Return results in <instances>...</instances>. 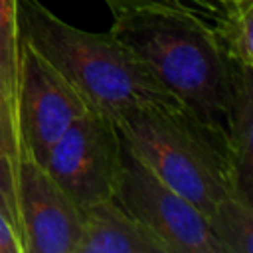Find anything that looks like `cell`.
<instances>
[{"label": "cell", "mask_w": 253, "mask_h": 253, "mask_svg": "<svg viewBox=\"0 0 253 253\" xmlns=\"http://www.w3.org/2000/svg\"><path fill=\"white\" fill-rule=\"evenodd\" d=\"M194 117L225 132L237 63L221 51L211 26L172 10H130L109 30Z\"/></svg>", "instance_id": "obj_1"}, {"label": "cell", "mask_w": 253, "mask_h": 253, "mask_svg": "<svg viewBox=\"0 0 253 253\" xmlns=\"http://www.w3.org/2000/svg\"><path fill=\"white\" fill-rule=\"evenodd\" d=\"M18 24L20 38L81 93L89 109L113 119L136 107L180 105L115 34L75 28L40 0L18 2Z\"/></svg>", "instance_id": "obj_2"}, {"label": "cell", "mask_w": 253, "mask_h": 253, "mask_svg": "<svg viewBox=\"0 0 253 253\" xmlns=\"http://www.w3.org/2000/svg\"><path fill=\"white\" fill-rule=\"evenodd\" d=\"M113 123L125 146L206 215L239 190L225 132L184 107H136L113 117Z\"/></svg>", "instance_id": "obj_3"}, {"label": "cell", "mask_w": 253, "mask_h": 253, "mask_svg": "<svg viewBox=\"0 0 253 253\" xmlns=\"http://www.w3.org/2000/svg\"><path fill=\"white\" fill-rule=\"evenodd\" d=\"M123 156V138L111 117L85 111L49 148L43 166L81 208L115 194Z\"/></svg>", "instance_id": "obj_4"}, {"label": "cell", "mask_w": 253, "mask_h": 253, "mask_svg": "<svg viewBox=\"0 0 253 253\" xmlns=\"http://www.w3.org/2000/svg\"><path fill=\"white\" fill-rule=\"evenodd\" d=\"M113 200L156 233L172 253H221L208 215L152 174L125 142Z\"/></svg>", "instance_id": "obj_5"}, {"label": "cell", "mask_w": 253, "mask_h": 253, "mask_svg": "<svg viewBox=\"0 0 253 253\" xmlns=\"http://www.w3.org/2000/svg\"><path fill=\"white\" fill-rule=\"evenodd\" d=\"M85 111L81 93L28 42L20 38L16 126L20 150L43 164L53 142Z\"/></svg>", "instance_id": "obj_6"}, {"label": "cell", "mask_w": 253, "mask_h": 253, "mask_svg": "<svg viewBox=\"0 0 253 253\" xmlns=\"http://www.w3.org/2000/svg\"><path fill=\"white\" fill-rule=\"evenodd\" d=\"M16 208L24 253H77L81 208L24 150L16 160Z\"/></svg>", "instance_id": "obj_7"}, {"label": "cell", "mask_w": 253, "mask_h": 253, "mask_svg": "<svg viewBox=\"0 0 253 253\" xmlns=\"http://www.w3.org/2000/svg\"><path fill=\"white\" fill-rule=\"evenodd\" d=\"M77 253H172V249L109 198L81 210Z\"/></svg>", "instance_id": "obj_8"}, {"label": "cell", "mask_w": 253, "mask_h": 253, "mask_svg": "<svg viewBox=\"0 0 253 253\" xmlns=\"http://www.w3.org/2000/svg\"><path fill=\"white\" fill-rule=\"evenodd\" d=\"M253 67L237 65L225 119V136L233 154L239 192L253 198Z\"/></svg>", "instance_id": "obj_9"}, {"label": "cell", "mask_w": 253, "mask_h": 253, "mask_svg": "<svg viewBox=\"0 0 253 253\" xmlns=\"http://www.w3.org/2000/svg\"><path fill=\"white\" fill-rule=\"evenodd\" d=\"M210 229L221 253H253V198L233 190L210 213Z\"/></svg>", "instance_id": "obj_10"}, {"label": "cell", "mask_w": 253, "mask_h": 253, "mask_svg": "<svg viewBox=\"0 0 253 253\" xmlns=\"http://www.w3.org/2000/svg\"><path fill=\"white\" fill-rule=\"evenodd\" d=\"M211 30L229 61L253 67V0H225Z\"/></svg>", "instance_id": "obj_11"}, {"label": "cell", "mask_w": 253, "mask_h": 253, "mask_svg": "<svg viewBox=\"0 0 253 253\" xmlns=\"http://www.w3.org/2000/svg\"><path fill=\"white\" fill-rule=\"evenodd\" d=\"M18 2L0 0V95L16 119V89L20 69Z\"/></svg>", "instance_id": "obj_12"}, {"label": "cell", "mask_w": 253, "mask_h": 253, "mask_svg": "<svg viewBox=\"0 0 253 253\" xmlns=\"http://www.w3.org/2000/svg\"><path fill=\"white\" fill-rule=\"evenodd\" d=\"M113 16L130 10H172L194 16L213 28L223 12L225 0H105Z\"/></svg>", "instance_id": "obj_13"}, {"label": "cell", "mask_w": 253, "mask_h": 253, "mask_svg": "<svg viewBox=\"0 0 253 253\" xmlns=\"http://www.w3.org/2000/svg\"><path fill=\"white\" fill-rule=\"evenodd\" d=\"M0 211L10 219L20 235L18 208H16V160L0 144ZM22 239V235H20Z\"/></svg>", "instance_id": "obj_14"}, {"label": "cell", "mask_w": 253, "mask_h": 253, "mask_svg": "<svg viewBox=\"0 0 253 253\" xmlns=\"http://www.w3.org/2000/svg\"><path fill=\"white\" fill-rule=\"evenodd\" d=\"M0 144L8 150V154L14 160H18V154H20L18 126H16V119L10 113V109L6 107L2 95H0Z\"/></svg>", "instance_id": "obj_15"}, {"label": "cell", "mask_w": 253, "mask_h": 253, "mask_svg": "<svg viewBox=\"0 0 253 253\" xmlns=\"http://www.w3.org/2000/svg\"><path fill=\"white\" fill-rule=\"evenodd\" d=\"M0 253H24L18 231L2 211H0Z\"/></svg>", "instance_id": "obj_16"}]
</instances>
